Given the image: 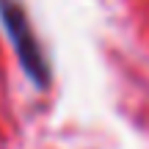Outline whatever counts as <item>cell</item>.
I'll return each mask as SVG.
<instances>
[{
  "mask_svg": "<svg viewBox=\"0 0 149 149\" xmlns=\"http://www.w3.org/2000/svg\"><path fill=\"white\" fill-rule=\"evenodd\" d=\"M0 22H3L6 33L14 44L17 58H19L25 74L33 80L36 88H47L50 80H53V69H50V58L31 25L25 3L22 0H0Z\"/></svg>",
  "mask_w": 149,
  "mask_h": 149,
  "instance_id": "obj_1",
  "label": "cell"
}]
</instances>
